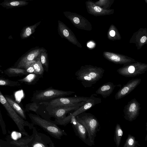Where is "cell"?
Segmentation results:
<instances>
[{
	"label": "cell",
	"instance_id": "cell-1",
	"mask_svg": "<svg viewBox=\"0 0 147 147\" xmlns=\"http://www.w3.org/2000/svg\"><path fill=\"white\" fill-rule=\"evenodd\" d=\"M75 117L87 130L88 134L87 145L90 146L94 145L95 138L100 129L97 118L91 113L85 112L78 115Z\"/></svg>",
	"mask_w": 147,
	"mask_h": 147
},
{
	"label": "cell",
	"instance_id": "cell-2",
	"mask_svg": "<svg viewBox=\"0 0 147 147\" xmlns=\"http://www.w3.org/2000/svg\"><path fill=\"white\" fill-rule=\"evenodd\" d=\"M32 123L39 126L52 137L61 139L62 136H67L66 133L51 121L32 113L28 114Z\"/></svg>",
	"mask_w": 147,
	"mask_h": 147
},
{
	"label": "cell",
	"instance_id": "cell-3",
	"mask_svg": "<svg viewBox=\"0 0 147 147\" xmlns=\"http://www.w3.org/2000/svg\"><path fill=\"white\" fill-rule=\"evenodd\" d=\"M75 93L73 91L49 88L45 90H36L33 94L31 101L39 102H45L57 97L69 96Z\"/></svg>",
	"mask_w": 147,
	"mask_h": 147
},
{
	"label": "cell",
	"instance_id": "cell-4",
	"mask_svg": "<svg viewBox=\"0 0 147 147\" xmlns=\"http://www.w3.org/2000/svg\"><path fill=\"white\" fill-rule=\"evenodd\" d=\"M0 102L4 107L10 117L16 124L21 133L26 136H28L24 127L25 126H27L30 129H32L34 127V124L24 120L9 105L0 90Z\"/></svg>",
	"mask_w": 147,
	"mask_h": 147
},
{
	"label": "cell",
	"instance_id": "cell-5",
	"mask_svg": "<svg viewBox=\"0 0 147 147\" xmlns=\"http://www.w3.org/2000/svg\"><path fill=\"white\" fill-rule=\"evenodd\" d=\"M89 97L76 96H64L57 97L42 102L46 105L53 107H67L84 104Z\"/></svg>",
	"mask_w": 147,
	"mask_h": 147
},
{
	"label": "cell",
	"instance_id": "cell-6",
	"mask_svg": "<svg viewBox=\"0 0 147 147\" xmlns=\"http://www.w3.org/2000/svg\"><path fill=\"white\" fill-rule=\"evenodd\" d=\"M97 95V94H91L84 104L73 113L68 115L63 119L56 122L55 123L57 125L66 126L70 122L71 116L76 117L78 115L87 111L96 105L102 102L101 99L100 98L96 97Z\"/></svg>",
	"mask_w": 147,
	"mask_h": 147
},
{
	"label": "cell",
	"instance_id": "cell-7",
	"mask_svg": "<svg viewBox=\"0 0 147 147\" xmlns=\"http://www.w3.org/2000/svg\"><path fill=\"white\" fill-rule=\"evenodd\" d=\"M84 104L61 107H53L46 105V109L51 118L53 117L55 118L54 121H51L52 122L55 123L63 119L67 114L73 113Z\"/></svg>",
	"mask_w": 147,
	"mask_h": 147
},
{
	"label": "cell",
	"instance_id": "cell-8",
	"mask_svg": "<svg viewBox=\"0 0 147 147\" xmlns=\"http://www.w3.org/2000/svg\"><path fill=\"white\" fill-rule=\"evenodd\" d=\"M32 129L34 136L29 147H55L54 143L49 136L43 133L38 132L34 127Z\"/></svg>",
	"mask_w": 147,
	"mask_h": 147
},
{
	"label": "cell",
	"instance_id": "cell-9",
	"mask_svg": "<svg viewBox=\"0 0 147 147\" xmlns=\"http://www.w3.org/2000/svg\"><path fill=\"white\" fill-rule=\"evenodd\" d=\"M141 108L140 104L137 100L132 99L124 107V118L130 122L135 120L139 114Z\"/></svg>",
	"mask_w": 147,
	"mask_h": 147
},
{
	"label": "cell",
	"instance_id": "cell-10",
	"mask_svg": "<svg viewBox=\"0 0 147 147\" xmlns=\"http://www.w3.org/2000/svg\"><path fill=\"white\" fill-rule=\"evenodd\" d=\"M26 111H31L35 112L36 115L42 118L51 121V117L46 109V105L43 103L32 102L27 104Z\"/></svg>",
	"mask_w": 147,
	"mask_h": 147
},
{
	"label": "cell",
	"instance_id": "cell-11",
	"mask_svg": "<svg viewBox=\"0 0 147 147\" xmlns=\"http://www.w3.org/2000/svg\"><path fill=\"white\" fill-rule=\"evenodd\" d=\"M65 16L68 19L71 23L77 28L83 29L90 24V23L83 16L75 13L69 11L63 12Z\"/></svg>",
	"mask_w": 147,
	"mask_h": 147
},
{
	"label": "cell",
	"instance_id": "cell-12",
	"mask_svg": "<svg viewBox=\"0 0 147 147\" xmlns=\"http://www.w3.org/2000/svg\"><path fill=\"white\" fill-rule=\"evenodd\" d=\"M88 12L94 16H98L112 14L113 9H104L96 5L92 1L88 0L85 2Z\"/></svg>",
	"mask_w": 147,
	"mask_h": 147
},
{
	"label": "cell",
	"instance_id": "cell-13",
	"mask_svg": "<svg viewBox=\"0 0 147 147\" xmlns=\"http://www.w3.org/2000/svg\"><path fill=\"white\" fill-rule=\"evenodd\" d=\"M72 125L76 135L86 144L88 143V134L86 129L76 119L72 116L70 122Z\"/></svg>",
	"mask_w": 147,
	"mask_h": 147
},
{
	"label": "cell",
	"instance_id": "cell-14",
	"mask_svg": "<svg viewBox=\"0 0 147 147\" xmlns=\"http://www.w3.org/2000/svg\"><path fill=\"white\" fill-rule=\"evenodd\" d=\"M58 30L61 36L74 45H77L78 41L71 30L64 23L59 20Z\"/></svg>",
	"mask_w": 147,
	"mask_h": 147
},
{
	"label": "cell",
	"instance_id": "cell-15",
	"mask_svg": "<svg viewBox=\"0 0 147 147\" xmlns=\"http://www.w3.org/2000/svg\"><path fill=\"white\" fill-rule=\"evenodd\" d=\"M29 2L20 0H3L0 5L7 9L19 7L27 5Z\"/></svg>",
	"mask_w": 147,
	"mask_h": 147
},
{
	"label": "cell",
	"instance_id": "cell-16",
	"mask_svg": "<svg viewBox=\"0 0 147 147\" xmlns=\"http://www.w3.org/2000/svg\"><path fill=\"white\" fill-rule=\"evenodd\" d=\"M45 51V50L43 49H38L32 50L22 58L19 62L17 67H22L26 63L34 60L41 52Z\"/></svg>",
	"mask_w": 147,
	"mask_h": 147
},
{
	"label": "cell",
	"instance_id": "cell-17",
	"mask_svg": "<svg viewBox=\"0 0 147 147\" xmlns=\"http://www.w3.org/2000/svg\"><path fill=\"white\" fill-rule=\"evenodd\" d=\"M137 83H132L124 86L115 94V98L117 100L120 99L128 94L136 87Z\"/></svg>",
	"mask_w": 147,
	"mask_h": 147
},
{
	"label": "cell",
	"instance_id": "cell-18",
	"mask_svg": "<svg viewBox=\"0 0 147 147\" xmlns=\"http://www.w3.org/2000/svg\"><path fill=\"white\" fill-rule=\"evenodd\" d=\"M4 96L12 108L21 117L24 119H26V117L24 111L20 106L9 96L5 95Z\"/></svg>",
	"mask_w": 147,
	"mask_h": 147
},
{
	"label": "cell",
	"instance_id": "cell-19",
	"mask_svg": "<svg viewBox=\"0 0 147 147\" xmlns=\"http://www.w3.org/2000/svg\"><path fill=\"white\" fill-rule=\"evenodd\" d=\"M113 89L112 86L109 84L104 85L99 88L96 92L97 94L100 95L103 98H106L112 93Z\"/></svg>",
	"mask_w": 147,
	"mask_h": 147
},
{
	"label": "cell",
	"instance_id": "cell-20",
	"mask_svg": "<svg viewBox=\"0 0 147 147\" xmlns=\"http://www.w3.org/2000/svg\"><path fill=\"white\" fill-rule=\"evenodd\" d=\"M39 21L34 24L30 26H26L23 28L21 34L23 38H26L33 33L35 31L36 29L41 22Z\"/></svg>",
	"mask_w": 147,
	"mask_h": 147
},
{
	"label": "cell",
	"instance_id": "cell-21",
	"mask_svg": "<svg viewBox=\"0 0 147 147\" xmlns=\"http://www.w3.org/2000/svg\"><path fill=\"white\" fill-rule=\"evenodd\" d=\"M123 133L120 125L117 123L115 128L114 137V141L117 147H119L120 146Z\"/></svg>",
	"mask_w": 147,
	"mask_h": 147
},
{
	"label": "cell",
	"instance_id": "cell-22",
	"mask_svg": "<svg viewBox=\"0 0 147 147\" xmlns=\"http://www.w3.org/2000/svg\"><path fill=\"white\" fill-rule=\"evenodd\" d=\"M140 146V144L138 143V142L136 140V138L130 134H128L123 147H138Z\"/></svg>",
	"mask_w": 147,
	"mask_h": 147
},
{
	"label": "cell",
	"instance_id": "cell-23",
	"mask_svg": "<svg viewBox=\"0 0 147 147\" xmlns=\"http://www.w3.org/2000/svg\"><path fill=\"white\" fill-rule=\"evenodd\" d=\"M40 54L36 58L35 62L33 65L34 69V73L40 75L42 74L43 72V68L40 60Z\"/></svg>",
	"mask_w": 147,
	"mask_h": 147
},
{
	"label": "cell",
	"instance_id": "cell-24",
	"mask_svg": "<svg viewBox=\"0 0 147 147\" xmlns=\"http://www.w3.org/2000/svg\"><path fill=\"white\" fill-rule=\"evenodd\" d=\"M36 77V76L34 74H30L20 81L28 83H30L34 80Z\"/></svg>",
	"mask_w": 147,
	"mask_h": 147
},
{
	"label": "cell",
	"instance_id": "cell-25",
	"mask_svg": "<svg viewBox=\"0 0 147 147\" xmlns=\"http://www.w3.org/2000/svg\"><path fill=\"white\" fill-rule=\"evenodd\" d=\"M40 58L41 63L47 67V54L45 51L41 53Z\"/></svg>",
	"mask_w": 147,
	"mask_h": 147
},
{
	"label": "cell",
	"instance_id": "cell-26",
	"mask_svg": "<svg viewBox=\"0 0 147 147\" xmlns=\"http://www.w3.org/2000/svg\"><path fill=\"white\" fill-rule=\"evenodd\" d=\"M7 71L9 73L17 74L24 73L25 72V71L24 70L18 68H10L8 69Z\"/></svg>",
	"mask_w": 147,
	"mask_h": 147
},
{
	"label": "cell",
	"instance_id": "cell-27",
	"mask_svg": "<svg viewBox=\"0 0 147 147\" xmlns=\"http://www.w3.org/2000/svg\"><path fill=\"white\" fill-rule=\"evenodd\" d=\"M0 125L1 128L2 133L5 134L6 133L5 125V122L2 117V115L0 111Z\"/></svg>",
	"mask_w": 147,
	"mask_h": 147
},
{
	"label": "cell",
	"instance_id": "cell-28",
	"mask_svg": "<svg viewBox=\"0 0 147 147\" xmlns=\"http://www.w3.org/2000/svg\"><path fill=\"white\" fill-rule=\"evenodd\" d=\"M110 0H99V1L94 3L96 5L100 6H105L106 5L109 4Z\"/></svg>",
	"mask_w": 147,
	"mask_h": 147
},
{
	"label": "cell",
	"instance_id": "cell-29",
	"mask_svg": "<svg viewBox=\"0 0 147 147\" xmlns=\"http://www.w3.org/2000/svg\"><path fill=\"white\" fill-rule=\"evenodd\" d=\"M10 84V83L7 81L0 79V85L6 86Z\"/></svg>",
	"mask_w": 147,
	"mask_h": 147
},
{
	"label": "cell",
	"instance_id": "cell-30",
	"mask_svg": "<svg viewBox=\"0 0 147 147\" xmlns=\"http://www.w3.org/2000/svg\"><path fill=\"white\" fill-rule=\"evenodd\" d=\"M111 59L115 61H119L120 60V57L116 55H113L112 56Z\"/></svg>",
	"mask_w": 147,
	"mask_h": 147
},
{
	"label": "cell",
	"instance_id": "cell-31",
	"mask_svg": "<svg viewBox=\"0 0 147 147\" xmlns=\"http://www.w3.org/2000/svg\"><path fill=\"white\" fill-rule=\"evenodd\" d=\"M26 71L29 73H33L34 72V69L33 65L28 67L26 69Z\"/></svg>",
	"mask_w": 147,
	"mask_h": 147
},
{
	"label": "cell",
	"instance_id": "cell-32",
	"mask_svg": "<svg viewBox=\"0 0 147 147\" xmlns=\"http://www.w3.org/2000/svg\"><path fill=\"white\" fill-rule=\"evenodd\" d=\"M128 71L130 73H133L135 70V68L133 66H130L128 68Z\"/></svg>",
	"mask_w": 147,
	"mask_h": 147
},
{
	"label": "cell",
	"instance_id": "cell-33",
	"mask_svg": "<svg viewBox=\"0 0 147 147\" xmlns=\"http://www.w3.org/2000/svg\"><path fill=\"white\" fill-rule=\"evenodd\" d=\"M89 76L92 78H95L96 76V74L94 72H91L89 74Z\"/></svg>",
	"mask_w": 147,
	"mask_h": 147
},
{
	"label": "cell",
	"instance_id": "cell-34",
	"mask_svg": "<svg viewBox=\"0 0 147 147\" xmlns=\"http://www.w3.org/2000/svg\"><path fill=\"white\" fill-rule=\"evenodd\" d=\"M146 39H147L146 37L145 36H143L141 38V39H140V42L142 43H143L144 42H145V41L146 40Z\"/></svg>",
	"mask_w": 147,
	"mask_h": 147
},
{
	"label": "cell",
	"instance_id": "cell-35",
	"mask_svg": "<svg viewBox=\"0 0 147 147\" xmlns=\"http://www.w3.org/2000/svg\"><path fill=\"white\" fill-rule=\"evenodd\" d=\"M84 80L87 81H90L92 79V78L89 76H85L83 77Z\"/></svg>",
	"mask_w": 147,
	"mask_h": 147
},
{
	"label": "cell",
	"instance_id": "cell-36",
	"mask_svg": "<svg viewBox=\"0 0 147 147\" xmlns=\"http://www.w3.org/2000/svg\"><path fill=\"white\" fill-rule=\"evenodd\" d=\"M94 44L92 42H90L87 44V46L89 47H92L94 46Z\"/></svg>",
	"mask_w": 147,
	"mask_h": 147
},
{
	"label": "cell",
	"instance_id": "cell-37",
	"mask_svg": "<svg viewBox=\"0 0 147 147\" xmlns=\"http://www.w3.org/2000/svg\"><path fill=\"white\" fill-rule=\"evenodd\" d=\"M110 34L111 36H114L115 35V32L114 30H111L110 32Z\"/></svg>",
	"mask_w": 147,
	"mask_h": 147
},
{
	"label": "cell",
	"instance_id": "cell-38",
	"mask_svg": "<svg viewBox=\"0 0 147 147\" xmlns=\"http://www.w3.org/2000/svg\"><path fill=\"white\" fill-rule=\"evenodd\" d=\"M21 0V1H32L34 0Z\"/></svg>",
	"mask_w": 147,
	"mask_h": 147
},
{
	"label": "cell",
	"instance_id": "cell-39",
	"mask_svg": "<svg viewBox=\"0 0 147 147\" xmlns=\"http://www.w3.org/2000/svg\"><path fill=\"white\" fill-rule=\"evenodd\" d=\"M144 1L146 3H147V0H144Z\"/></svg>",
	"mask_w": 147,
	"mask_h": 147
}]
</instances>
